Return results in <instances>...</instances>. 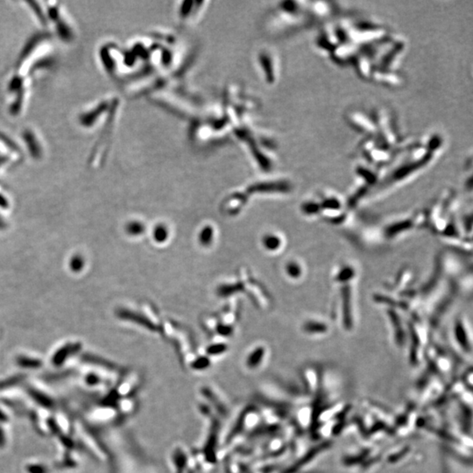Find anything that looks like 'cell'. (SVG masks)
I'll return each instance as SVG.
<instances>
[{
    "label": "cell",
    "mask_w": 473,
    "mask_h": 473,
    "mask_svg": "<svg viewBox=\"0 0 473 473\" xmlns=\"http://www.w3.org/2000/svg\"><path fill=\"white\" fill-rule=\"evenodd\" d=\"M351 281L341 282L340 298L342 309V323L346 330L353 327V291Z\"/></svg>",
    "instance_id": "1"
},
{
    "label": "cell",
    "mask_w": 473,
    "mask_h": 473,
    "mask_svg": "<svg viewBox=\"0 0 473 473\" xmlns=\"http://www.w3.org/2000/svg\"><path fill=\"white\" fill-rule=\"evenodd\" d=\"M387 314L388 318L390 319L391 325H392V329L394 330L395 340L398 342L399 344H402V343L406 339V333L405 328L403 326L402 318L400 317V315L397 314V312L395 311L394 308H388Z\"/></svg>",
    "instance_id": "2"
},
{
    "label": "cell",
    "mask_w": 473,
    "mask_h": 473,
    "mask_svg": "<svg viewBox=\"0 0 473 473\" xmlns=\"http://www.w3.org/2000/svg\"><path fill=\"white\" fill-rule=\"evenodd\" d=\"M417 223H418V220L417 219H415V217H413L412 219H404V220L394 223L386 229V235L391 238L394 236H398L400 234L405 233L406 231L412 229Z\"/></svg>",
    "instance_id": "3"
},
{
    "label": "cell",
    "mask_w": 473,
    "mask_h": 473,
    "mask_svg": "<svg viewBox=\"0 0 473 473\" xmlns=\"http://www.w3.org/2000/svg\"><path fill=\"white\" fill-rule=\"evenodd\" d=\"M454 335L458 343L461 344L463 348H466V350L470 349L471 342L469 339L468 328L465 320H463L462 318H458L456 320L455 324H454Z\"/></svg>",
    "instance_id": "4"
},
{
    "label": "cell",
    "mask_w": 473,
    "mask_h": 473,
    "mask_svg": "<svg viewBox=\"0 0 473 473\" xmlns=\"http://www.w3.org/2000/svg\"><path fill=\"white\" fill-rule=\"evenodd\" d=\"M302 330H304L306 333L310 335H321L328 332L329 326L327 325V323L318 320H308L303 323Z\"/></svg>",
    "instance_id": "5"
},
{
    "label": "cell",
    "mask_w": 473,
    "mask_h": 473,
    "mask_svg": "<svg viewBox=\"0 0 473 473\" xmlns=\"http://www.w3.org/2000/svg\"><path fill=\"white\" fill-rule=\"evenodd\" d=\"M283 240L275 233H267L262 237V245L266 251H276L282 246Z\"/></svg>",
    "instance_id": "6"
},
{
    "label": "cell",
    "mask_w": 473,
    "mask_h": 473,
    "mask_svg": "<svg viewBox=\"0 0 473 473\" xmlns=\"http://www.w3.org/2000/svg\"><path fill=\"white\" fill-rule=\"evenodd\" d=\"M215 237V231L212 226H205L202 228L197 236V239L202 246H210Z\"/></svg>",
    "instance_id": "7"
},
{
    "label": "cell",
    "mask_w": 473,
    "mask_h": 473,
    "mask_svg": "<svg viewBox=\"0 0 473 473\" xmlns=\"http://www.w3.org/2000/svg\"><path fill=\"white\" fill-rule=\"evenodd\" d=\"M169 229L164 224H157L153 230V238L158 244H163L169 239Z\"/></svg>",
    "instance_id": "8"
},
{
    "label": "cell",
    "mask_w": 473,
    "mask_h": 473,
    "mask_svg": "<svg viewBox=\"0 0 473 473\" xmlns=\"http://www.w3.org/2000/svg\"><path fill=\"white\" fill-rule=\"evenodd\" d=\"M265 349L263 347L255 348L250 354L248 355L246 359V365L250 368H255L259 366L262 360L264 359Z\"/></svg>",
    "instance_id": "9"
},
{
    "label": "cell",
    "mask_w": 473,
    "mask_h": 473,
    "mask_svg": "<svg viewBox=\"0 0 473 473\" xmlns=\"http://www.w3.org/2000/svg\"><path fill=\"white\" fill-rule=\"evenodd\" d=\"M285 272L290 279L297 280V279H300L303 274V268L300 263L294 260H291L286 264Z\"/></svg>",
    "instance_id": "10"
},
{
    "label": "cell",
    "mask_w": 473,
    "mask_h": 473,
    "mask_svg": "<svg viewBox=\"0 0 473 473\" xmlns=\"http://www.w3.org/2000/svg\"><path fill=\"white\" fill-rule=\"evenodd\" d=\"M145 230H146L145 225L139 221H133L127 226V232L133 236H140L145 233Z\"/></svg>",
    "instance_id": "11"
}]
</instances>
